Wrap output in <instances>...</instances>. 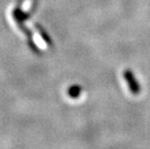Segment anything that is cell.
Returning <instances> with one entry per match:
<instances>
[{"mask_svg": "<svg viewBox=\"0 0 150 149\" xmlns=\"http://www.w3.org/2000/svg\"><path fill=\"white\" fill-rule=\"evenodd\" d=\"M123 76H124L125 81H127V83H128V86L130 88L131 92H132V94L139 95L140 92V86H139V81H137V78H135L133 73L131 72L130 70H126V71H124Z\"/></svg>", "mask_w": 150, "mask_h": 149, "instance_id": "cell-1", "label": "cell"}, {"mask_svg": "<svg viewBox=\"0 0 150 149\" xmlns=\"http://www.w3.org/2000/svg\"><path fill=\"white\" fill-rule=\"evenodd\" d=\"M81 91H82L81 86H79V85H72V86L69 87L67 92H68L69 97H71L72 99H76V98L81 96Z\"/></svg>", "mask_w": 150, "mask_h": 149, "instance_id": "cell-2", "label": "cell"}]
</instances>
